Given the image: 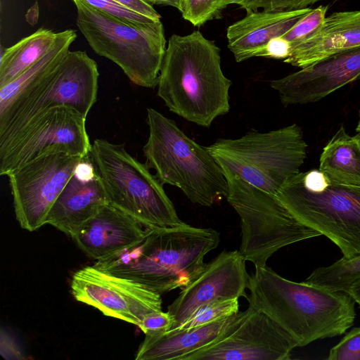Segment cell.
I'll use <instances>...</instances> for the list:
<instances>
[{"instance_id":"cell-1","label":"cell","mask_w":360,"mask_h":360,"mask_svg":"<svg viewBox=\"0 0 360 360\" xmlns=\"http://www.w3.org/2000/svg\"><path fill=\"white\" fill-rule=\"evenodd\" d=\"M219 233L186 223L168 229H148L144 238L93 266L160 295L183 289L202 273L205 256L217 248Z\"/></svg>"},{"instance_id":"cell-2","label":"cell","mask_w":360,"mask_h":360,"mask_svg":"<svg viewBox=\"0 0 360 360\" xmlns=\"http://www.w3.org/2000/svg\"><path fill=\"white\" fill-rule=\"evenodd\" d=\"M231 84L222 72L220 49L213 41L198 30L169 37L158 96L171 112L209 127L215 118L229 112Z\"/></svg>"},{"instance_id":"cell-3","label":"cell","mask_w":360,"mask_h":360,"mask_svg":"<svg viewBox=\"0 0 360 360\" xmlns=\"http://www.w3.org/2000/svg\"><path fill=\"white\" fill-rule=\"evenodd\" d=\"M248 289L249 305L269 316L299 347L342 335L356 317V302L349 293L292 281L267 266L255 267Z\"/></svg>"},{"instance_id":"cell-4","label":"cell","mask_w":360,"mask_h":360,"mask_svg":"<svg viewBox=\"0 0 360 360\" xmlns=\"http://www.w3.org/2000/svg\"><path fill=\"white\" fill-rule=\"evenodd\" d=\"M149 135L143 147L146 165L164 184L176 186L195 204L210 207L226 197L228 185L206 147L186 136L173 120L147 109Z\"/></svg>"},{"instance_id":"cell-5","label":"cell","mask_w":360,"mask_h":360,"mask_svg":"<svg viewBox=\"0 0 360 360\" xmlns=\"http://www.w3.org/2000/svg\"><path fill=\"white\" fill-rule=\"evenodd\" d=\"M276 197L300 222L334 243L343 257L360 255V187L331 181L319 169L291 176Z\"/></svg>"},{"instance_id":"cell-6","label":"cell","mask_w":360,"mask_h":360,"mask_svg":"<svg viewBox=\"0 0 360 360\" xmlns=\"http://www.w3.org/2000/svg\"><path fill=\"white\" fill-rule=\"evenodd\" d=\"M89 158L106 193L109 204L147 229H168L184 224L163 185L146 164L129 154L123 143L96 139Z\"/></svg>"},{"instance_id":"cell-7","label":"cell","mask_w":360,"mask_h":360,"mask_svg":"<svg viewBox=\"0 0 360 360\" xmlns=\"http://www.w3.org/2000/svg\"><path fill=\"white\" fill-rule=\"evenodd\" d=\"M72 1L77 8V25L94 52L117 65L133 84L158 86L167 48L161 20L134 25L83 0Z\"/></svg>"},{"instance_id":"cell-8","label":"cell","mask_w":360,"mask_h":360,"mask_svg":"<svg viewBox=\"0 0 360 360\" xmlns=\"http://www.w3.org/2000/svg\"><path fill=\"white\" fill-rule=\"evenodd\" d=\"M223 171L276 194L300 172L307 144L297 124L267 132L250 131L236 139H220L206 147Z\"/></svg>"},{"instance_id":"cell-9","label":"cell","mask_w":360,"mask_h":360,"mask_svg":"<svg viewBox=\"0 0 360 360\" xmlns=\"http://www.w3.org/2000/svg\"><path fill=\"white\" fill-rule=\"evenodd\" d=\"M223 173L228 185L226 200L240 219L239 251L255 267L266 266L269 257L282 248L321 236L297 219L276 194L228 171Z\"/></svg>"},{"instance_id":"cell-10","label":"cell","mask_w":360,"mask_h":360,"mask_svg":"<svg viewBox=\"0 0 360 360\" xmlns=\"http://www.w3.org/2000/svg\"><path fill=\"white\" fill-rule=\"evenodd\" d=\"M99 72L86 51H69L59 65L0 112V144L33 117L68 105L86 117L97 100Z\"/></svg>"},{"instance_id":"cell-11","label":"cell","mask_w":360,"mask_h":360,"mask_svg":"<svg viewBox=\"0 0 360 360\" xmlns=\"http://www.w3.org/2000/svg\"><path fill=\"white\" fill-rule=\"evenodd\" d=\"M86 118L68 105L33 117L0 144V174L8 176L24 164L51 153L86 156L91 143Z\"/></svg>"},{"instance_id":"cell-12","label":"cell","mask_w":360,"mask_h":360,"mask_svg":"<svg viewBox=\"0 0 360 360\" xmlns=\"http://www.w3.org/2000/svg\"><path fill=\"white\" fill-rule=\"evenodd\" d=\"M83 158L51 153L24 164L7 176L21 228L34 231L46 224L51 207Z\"/></svg>"},{"instance_id":"cell-13","label":"cell","mask_w":360,"mask_h":360,"mask_svg":"<svg viewBox=\"0 0 360 360\" xmlns=\"http://www.w3.org/2000/svg\"><path fill=\"white\" fill-rule=\"evenodd\" d=\"M297 347L279 324L249 305L245 315L220 338L182 360H288Z\"/></svg>"},{"instance_id":"cell-14","label":"cell","mask_w":360,"mask_h":360,"mask_svg":"<svg viewBox=\"0 0 360 360\" xmlns=\"http://www.w3.org/2000/svg\"><path fill=\"white\" fill-rule=\"evenodd\" d=\"M70 288L76 300L137 326L147 315L162 311L161 295L93 265L72 274Z\"/></svg>"},{"instance_id":"cell-15","label":"cell","mask_w":360,"mask_h":360,"mask_svg":"<svg viewBox=\"0 0 360 360\" xmlns=\"http://www.w3.org/2000/svg\"><path fill=\"white\" fill-rule=\"evenodd\" d=\"M239 250L223 251L206 264L199 276L167 307L176 328L198 308L221 299L247 298L250 276Z\"/></svg>"},{"instance_id":"cell-16","label":"cell","mask_w":360,"mask_h":360,"mask_svg":"<svg viewBox=\"0 0 360 360\" xmlns=\"http://www.w3.org/2000/svg\"><path fill=\"white\" fill-rule=\"evenodd\" d=\"M360 80V47L340 52L299 71L271 82L286 107L323 99L344 86Z\"/></svg>"},{"instance_id":"cell-17","label":"cell","mask_w":360,"mask_h":360,"mask_svg":"<svg viewBox=\"0 0 360 360\" xmlns=\"http://www.w3.org/2000/svg\"><path fill=\"white\" fill-rule=\"evenodd\" d=\"M147 231L134 218L108 204L72 238L86 255L98 261L136 244Z\"/></svg>"},{"instance_id":"cell-18","label":"cell","mask_w":360,"mask_h":360,"mask_svg":"<svg viewBox=\"0 0 360 360\" xmlns=\"http://www.w3.org/2000/svg\"><path fill=\"white\" fill-rule=\"evenodd\" d=\"M311 9L248 13L227 28L228 47L238 63L252 57H262L271 39L285 34Z\"/></svg>"},{"instance_id":"cell-19","label":"cell","mask_w":360,"mask_h":360,"mask_svg":"<svg viewBox=\"0 0 360 360\" xmlns=\"http://www.w3.org/2000/svg\"><path fill=\"white\" fill-rule=\"evenodd\" d=\"M360 47V10L335 12L291 49L285 63L303 68L332 55Z\"/></svg>"},{"instance_id":"cell-20","label":"cell","mask_w":360,"mask_h":360,"mask_svg":"<svg viewBox=\"0 0 360 360\" xmlns=\"http://www.w3.org/2000/svg\"><path fill=\"white\" fill-rule=\"evenodd\" d=\"M109 201L98 174L89 180L74 173L51 207L46 224L72 237Z\"/></svg>"},{"instance_id":"cell-21","label":"cell","mask_w":360,"mask_h":360,"mask_svg":"<svg viewBox=\"0 0 360 360\" xmlns=\"http://www.w3.org/2000/svg\"><path fill=\"white\" fill-rule=\"evenodd\" d=\"M246 314L238 311L214 322L186 329H173L146 335L136 360H182L183 357L220 338Z\"/></svg>"},{"instance_id":"cell-22","label":"cell","mask_w":360,"mask_h":360,"mask_svg":"<svg viewBox=\"0 0 360 360\" xmlns=\"http://www.w3.org/2000/svg\"><path fill=\"white\" fill-rule=\"evenodd\" d=\"M319 169L335 183L360 187V135L340 127L323 148Z\"/></svg>"},{"instance_id":"cell-23","label":"cell","mask_w":360,"mask_h":360,"mask_svg":"<svg viewBox=\"0 0 360 360\" xmlns=\"http://www.w3.org/2000/svg\"><path fill=\"white\" fill-rule=\"evenodd\" d=\"M57 36L58 32L42 27L1 51L0 89L44 57L53 46Z\"/></svg>"},{"instance_id":"cell-24","label":"cell","mask_w":360,"mask_h":360,"mask_svg":"<svg viewBox=\"0 0 360 360\" xmlns=\"http://www.w3.org/2000/svg\"><path fill=\"white\" fill-rule=\"evenodd\" d=\"M77 38L76 32L66 30L58 32L50 51L15 79L0 89V112L6 110L23 91L53 71L61 62Z\"/></svg>"},{"instance_id":"cell-25","label":"cell","mask_w":360,"mask_h":360,"mask_svg":"<svg viewBox=\"0 0 360 360\" xmlns=\"http://www.w3.org/2000/svg\"><path fill=\"white\" fill-rule=\"evenodd\" d=\"M323 288L349 292L360 284V255L341 258L335 263L314 269L305 280Z\"/></svg>"},{"instance_id":"cell-26","label":"cell","mask_w":360,"mask_h":360,"mask_svg":"<svg viewBox=\"0 0 360 360\" xmlns=\"http://www.w3.org/2000/svg\"><path fill=\"white\" fill-rule=\"evenodd\" d=\"M238 311V298L217 300L198 308L174 329H186L200 326L228 317Z\"/></svg>"},{"instance_id":"cell-27","label":"cell","mask_w":360,"mask_h":360,"mask_svg":"<svg viewBox=\"0 0 360 360\" xmlns=\"http://www.w3.org/2000/svg\"><path fill=\"white\" fill-rule=\"evenodd\" d=\"M232 0H182V17L194 26H201L209 20L221 18L223 10Z\"/></svg>"},{"instance_id":"cell-28","label":"cell","mask_w":360,"mask_h":360,"mask_svg":"<svg viewBox=\"0 0 360 360\" xmlns=\"http://www.w3.org/2000/svg\"><path fill=\"white\" fill-rule=\"evenodd\" d=\"M328 8V6H320L311 9L288 32L281 36L289 43L291 49L310 37L321 27L326 17Z\"/></svg>"},{"instance_id":"cell-29","label":"cell","mask_w":360,"mask_h":360,"mask_svg":"<svg viewBox=\"0 0 360 360\" xmlns=\"http://www.w3.org/2000/svg\"><path fill=\"white\" fill-rule=\"evenodd\" d=\"M321 0H232L247 13L259 10L295 11L310 8Z\"/></svg>"},{"instance_id":"cell-30","label":"cell","mask_w":360,"mask_h":360,"mask_svg":"<svg viewBox=\"0 0 360 360\" xmlns=\"http://www.w3.org/2000/svg\"><path fill=\"white\" fill-rule=\"evenodd\" d=\"M91 7L123 21L143 25L157 21L135 12L114 0H83ZM160 21V20H159Z\"/></svg>"},{"instance_id":"cell-31","label":"cell","mask_w":360,"mask_h":360,"mask_svg":"<svg viewBox=\"0 0 360 360\" xmlns=\"http://www.w3.org/2000/svg\"><path fill=\"white\" fill-rule=\"evenodd\" d=\"M328 360H360V326L353 328L329 352Z\"/></svg>"},{"instance_id":"cell-32","label":"cell","mask_w":360,"mask_h":360,"mask_svg":"<svg viewBox=\"0 0 360 360\" xmlns=\"http://www.w3.org/2000/svg\"><path fill=\"white\" fill-rule=\"evenodd\" d=\"M173 323L169 312L161 311L147 315L138 326L146 335H153L169 330Z\"/></svg>"},{"instance_id":"cell-33","label":"cell","mask_w":360,"mask_h":360,"mask_svg":"<svg viewBox=\"0 0 360 360\" xmlns=\"http://www.w3.org/2000/svg\"><path fill=\"white\" fill-rule=\"evenodd\" d=\"M1 354L6 359H22L25 357L20 345L11 333L1 330Z\"/></svg>"},{"instance_id":"cell-34","label":"cell","mask_w":360,"mask_h":360,"mask_svg":"<svg viewBox=\"0 0 360 360\" xmlns=\"http://www.w3.org/2000/svg\"><path fill=\"white\" fill-rule=\"evenodd\" d=\"M289 43L281 37L271 39L265 48L262 57L286 59L290 53Z\"/></svg>"},{"instance_id":"cell-35","label":"cell","mask_w":360,"mask_h":360,"mask_svg":"<svg viewBox=\"0 0 360 360\" xmlns=\"http://www.w3.org/2000/svg\"><path fill=\"white\" fill-rule=\"evenodd\" d=\"M128 8L146 16L154 21L160 20V15L151 4L144 0H114Z\"/></svg>"},{"instance_id":"cell-36","label":"cell","mask_w":360,"mask_h":360,"mask_svg":"<svg viewBox=\"0 0 360 360\" xmlns=\"http://www.w3.org/2000/svg\"><path fill=\"white\" fill-rule=\"evenodd\" d=\"M151 5H164L174 7L179 11L181 8L182 0H144Z\"/></svg>"},{"instance_id":"cell-37","label":"cell","mask_w":360,"mask_h":360,"mask_svg":"<svg viewBox=\"0 0 360 360\" xmlns=\"http://www.w3.org/2000/svg\"><path fill=\"white\" fill-rule=\"evenodd\" d=\"M360 307V284L354 287L349 292Z\"/></svg>"},{"instance_id":"cell-38","label":"cell","mask_w":360,"mask_h":360,"mask_svg":"<svg viewBox=\"0 0 360 360\" xmlns=\"http://www.w3.org/2000/svg\"><path fill=\"white\" fill-rule=\"evenodd\" d=\"M359 122H358V124H357V126L356 127V131L359 133V134L360 135V110H359Z\"/></svg>"},{"instance_id":"cell-39","label":"cell","mask_w":360,"mask_h":360,"mask_svg":"<svg viewBox=\"0 0 360 360\" xmlns=\"http://www.w3.org/2000/svg\"><path fill=\"white\" fill-rule=\"evenodd\" d=\"M182 2V1H181Z\"/></svg>"}]
</instances>
